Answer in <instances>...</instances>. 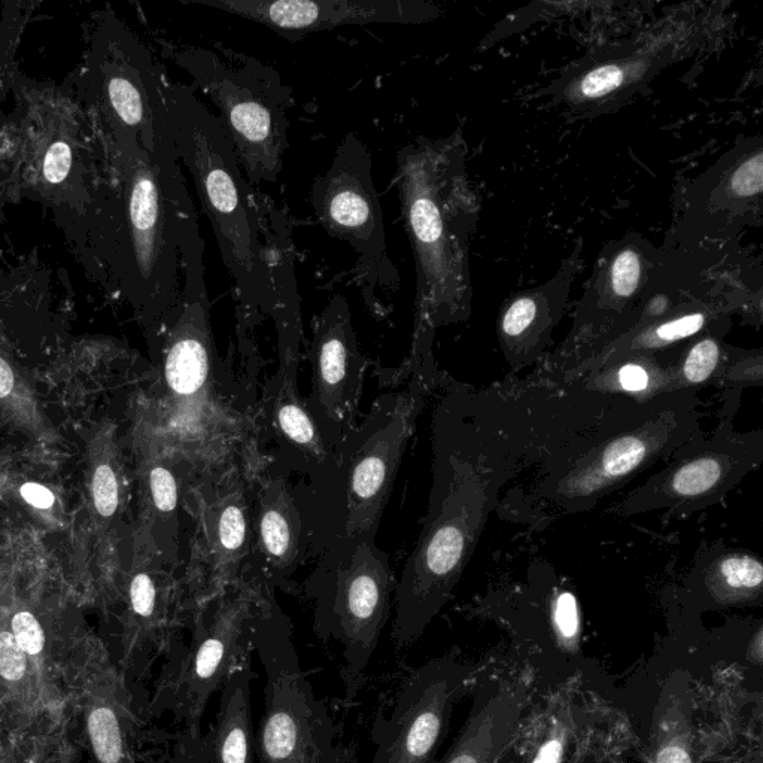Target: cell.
I'll list each match as a JSON object with an SVG mask.
<instances>
[{"instance_id": "6da1fadb", "label": "cell", "mask_w": 763, "mask_h": 763, "mask_svg": "<svg viewBox=\"0 0 763 763\" xmlns=\"http://www.w3.org/2000/svg\"><path fill=\"white\" fill-rule=\"evenodd\" d=\"M626 400L531 375L448 386L434 410L428 512L395 586V646L415 643L451 600L504 486Z\"/></svg>"}, {"instance_id": "7a4b0ae2", "label": "cell", "mask_w": 763, "mask_h": 763, "mask_svg": "<svg viewBox=\"0 0 763 763\" xmlns=\"http://www.w3.org/2000/svg\"><path fill=\"white\" fill-rule=\"evenodd\" d=\"M395 181L416 264L413 345H424L433 343L437 328L467 321L471 313L470 246L480 200L461 133L401 148Z\"/></svg>"}, {"instance_id": "3957f363", "label": "cell", "mask_w": 763, "mask_h": 763, "mask_svg": "<svg viewBox=\"0 0 763 763\" xmlns=\"http://www.w3.org/2000/svg\"><path fill=\"white\" fill-rule=\"evenodd\" d=\"M699 404L692 389L644 403L625 401L544 459L533 485L516 495L515 507L535 522L589 512L701 433Z\"/></svg>"}, {"instance_id": "277c9868", "label": "cell", "mask_w": 763, "mask_h": 763, "mask_svg": "<svg viewBox=\"0 0 763 763\" xmlns=\"http://www.w3.org/2000/svg\"><path fill=\"white\" fill-rule=\"evenodd\" d=\"M434 367L415 372L412 385L373 404L363 424L340 442L336 457L297 494L309 553L322 556L375 541L416 418L434 385Z\"/></svg>"}, {"instance_id": "5b68a950", "label": "cell", "mask_w": 763, "mask_h": 763, "mask_svg": "<svg viewBox=\"0 0 763 763\" xmlns=\"http://www.w3.org/2000/svg\"><path fill=\"white\" fill-rule=\"evenodd\" d=\"M164 99L176 157L184 161L211 221L236 284L240 316L246 322L273 315L275 293L257 193L246 181L230 136L193 88L170 85Z\"/></svg>"}, {"instance_id": "8992f818", "label": "cell", "mask_w": 763, "mask_h": 763, "mask_svg": "<svg viewBox=\"0 0 763 763\" xmlns=\"http://www.w3.org/2000/svg\"><path fill=\"white\" fill-rule=\"evenodd\" d=\"M220 112L249 185L275 182L288 150L291 88L261 60L190 47L176 57Z\"/></svg>"}, {"instance_id": "52a82bcc", "label": "cell", "mask_w": 763, "mask_h": 763, "mask_svg": "<svg viewBox=\"0 0 763 763\" xmlns=\"http://www.w3.org/2000/svg\"><path fill=\"white\" fill-rule=\"evenodd\" d=\"M273 603L269 585L248 576L191 614L190 646L176 656L161 683L163 704L184 725V740L203 734L209 701L251 658L258 625Z\"/></svg>"}, {"instance_id": "ba28073f", "label": "cell", "mask_w": 763, "mask_h": 763, "mask_svg": "<svg viewBox=\"0 0 763 763\" xmlns=\"http://www.w3.org/2000/svg\"><path fill=\"white\" fill-rule=\"evenodd\" d=\"M388 556L375 541H361L319 556L307 583L313 601V629L342 647L345 702L351 705L378 649L395 595Z\"/></svg>"}, {"instance_id": "9c48e42d", "label": "cell", "mask_w": 763, "mask_h": 763, "mask_svg": "<svg viewBox=\"0 0 763 763\" xmlns=\"http://www.w3.org/2000/svg\"><path fill=\"white\" fill-rule=\"evenodd\" d=\"M254 650L266 673L255 734L261 763H343L336 725L300 665L290 620L275 603L258 625Z\"/></svg>"}, {"instance_id": "30bf717a", "label": "cell", "mask_w": 763, "mask_h": 763, "mask_svg": "<svg viewBox=\"0 0 763 763\" xmlns=\"http://www.w3.org/2000/svg\"><path fill=\"white\" fill-rule=\"evenodd\" d=\"M719 425L705 436L696 434L668 465L650 476L607 510L617 518L665 510L671 516H686L716 506L737 488L747 474L761 467L763 431L735 430L734 418L740 404L738 389L725 391Z\"/></svg>"}, {"instance_id": "8fae6325", "label": "cell", "mask_w": 763, "mask_h": 763, "mask_svg": "<svg viewBox=\"0 0 763 763\" xmlns=\"http://www.w3.org/2000/svg\"><path fill=\"white\" fill-rule=\"evenodd\" d=\"M717 30L716 12H671L637 38L580 60L558 84L556 102L576 114L609 111L659 71L704 47Z\"/></svg>"}, {"instance_id": "7c38bea8", "label": "cell", "mask_w": 763, "mask_h": 763, "mask_svg": "<svg viewBox=\"0 0 763 763\" xmlns=\"http://www.w3.org/2000/svg\"><path fill=\"white\" fill-rule=\"evenodd\" d=\"M372 167L367 145L348 133L330 167L313 181L310 205L322 229L348 243L357 254L361 284L394 290L400 276L388 255Z\"/></svg>"}, {"instance_id": "4fadbf2b", "label": "cell", "mask_w": 763, "mask_h": 763, "mask_svg": "<svg viewBox=\"0 0 763 763\" xmlns=\"http://www.w3.org/2000/svg\"><path fill=\"white\" fill-rule=\"evenodd\" d=\"M661 255L662 248H656L637 233L607 243L576 307L570 333L555 352L544 357L531 376L555 383L588 360L617 322L637 305L652 281Z\"/></svg>"}, {"instance_id": "5bb4252c", "label": "cell", "mask_w": 763, "mask_h": 763, "mask_svg": "<svg viewBox=\"0 0 763 763\" xmlns=\"http://www.w3.org/2000/svg\"><path fill=\"white\" fill-rule=\"evenodd\" d=\"M471 677L473 668L452 653L416 668L398 690L389 717L375 723L372 763H434Z\"/></svg>"}, {"instance_id": "9a60e30c", "label": "cell", "mask_w": 763, "mask_h": 763, "mask_svg": "<svg viewBox=\"0 0 763 763\" xmlns=\"http://www.w3.org/2000/svg\"><path fill=\"white\" fill-rule=\"evenodd\" d=\"M763 212L762 138L747 139L723 155L686 191L673 245L731 242L759 227Z\"/></svg>"}, {"instance_id": "2e32d148", "label": "cell", "mask_w": 763, "mask_h": 763, "mask_svg": "<svg viewBox=\"0 0 763 763\" xmlns=\"http://www.w3.org/2000/svg\"><path fill=\"white\" fill-rule=\"evenodd\" d=\"M199 512V541L196 544L202 567L191 592L190 616L197 607L223 594L245 579L243 568L252 558V507L245 483L237 474L203 480L193 488Z\"/></svg>"}, {"instance_id": "e0dca14e", "label": "cell", "mask_w": 763, "mask_h": 763, "mask_svg": "<svg viewBox=\"0 0 763 763\" xmlns=\"http://www.w3.org/2000/svg\"><path fill=\"white\" fill-rule=\"evenodd\" d=\"M254 21L296 41L310 33L366 24H421L440 17L424 0H187Z\"/></svg>"}, {"instance_id": "ac0fdd59", "label": "cell", "mask_w": 763, "mask_h": 763, "mask_svg": "<svg viewBox=\"0 0 763 763\" xmlns=\"http://www.w3.org/2000/svg\"><path fill=\"white\" fill-rule=\"evenodd\" d=\"M309 360L312 395L307 404L319 421L342 440L355 425L366 369L345 297L334 296L319 315Z\"/></svg>"}, {"instance_id": "d6986e66", "label": "cell", "mask_w": 763, "mask_h": 763, "mask_svg": "<svg viewBox=\"0 0 763 763\" xmlns=\"http://www.w3.org/2000/svg\"><path fill=\"white\" fill-rule=\"evenodd\" d=\"M579 270V251H576L549 281L518 291L501 306L497 319L498 343L513 372L540 364L546 357L553 333L564 318Z\"/></svg>"}, {"instance_id": "ffe728a7", "label": "cell", "mask_w": 763, "mask_h": 763, "mask_svg": "<svg viewBox=\"0 0 763 763\" xmlns=\"http://www.w3.org/2000/svg\"><path fill=\"white\" fill-rule=\"evenodd\" d=\"M528 687L492 680L479 687L464 726L440 763H500L518 737Z\"/></svg>"}, {"instance_id": "44dd1931", "label": "cell", "mask_w": 763, "mask_h": 763, "mask_svg": "<svg viewBox=\"0 0 763 763\" xmlns=\"http://www.w3.org/2000/svg\"><path fill=\"white\" fill-rule=\"evenodd\" d=\"M309 555L294 489L282 477L261 485L252 513V558L267 585H279Z\"/></svg>"}, {"instance_id": "7402d4cb", "label": "cell", "mask_w": 763, "mask_h": 763, "mask_svg": "<svg viewBox=\"0 0 763 763\" xmlns=\"http://www.w3.org/2000/svg\"><path fill=\"white\" fill-rule=\"evenodd\" d=\"M682 594L702 610L758 606L763 600V564L752 550L714 543L702 547Z\"/></svg>"}, {"instance_id": "603a6c76", "label": "cell", "mask_w": 763, "mask_h": 763, "mask_svg": "<svg viewBox=\"0 0 763 763\" xmlns=\"http://www.w3.org/2000/svg\"><path fill=\"white\" fill-rule=\"evenodd\" d=\"M251 658L243 661L221 687L220 707L208 734L181 738L176 763H255L251 713Z\"/></svg>"}, {"instance_id": "cb8c5ba5", "label": "cell", "mask_w": 763, "mask_h": 763, "mask_svg": "<svg viewBox=\"0 0 763 763\" xmlns=\"http://www.w3.org/2000/svg\"><path fill=\"white\" fill-rule=\"evenodd\" d=\"M296 367H282L266 400L267 416L279 445L288 458L309 477L321 473L334 457L342 440L337 439L297 394Z\"/></svg>"}, {"instance_id": "d4e9b609", "label": "cell", "mask_w": 763, "mask_h": 763, "mask_svg": "<svg viewBox=\"0 0 763 763\" xmlns=\"http://www.w3.org/2000/svg\"><path fill=\"white\" fill-rule=\"evenodd\" d=\"M682 346L683 343L658 354L626 358L597 372L589 373L573 383L585 391L644 403L677 391L674 385V367L679 360Z\"/></svg>"}, {"instance_id": "484cf974", "label": "cell", "mask_w": 763, "mask_h": 763, "mask_svg": "<svg viewBox=\"0 0 763 763\" xmlns=\"http://www.w3.org/2000/svg\"><path fill=\"white\" fill-rule=\"evenodd\" d=\"M649 763H696L686 682L673 679L656 705Z\"/></svg>"}, {"instance_id": "4316f807", "label": "cell", "mask_w": 763, "mask_h": 763, "mask_svg": "<svg viewBox=\"0 0 763 763\" xmlns=\"http://www.w3.org/2000/svg\"><path fill=\"white\" fill-rule=\"evenodd\" d=\"M731 325L732 321L719 322L683 343L674 367L677 391L692 389L698 392L705 386L719 385L729 361L738 349L725 342Z\"/></svg>"}, {"instance_id": "83f0119b", "label": "cell", "mask_w": 763, "mask_h": 763, "mask_svg": "<svg viewBox=\"0 0 763 763\" xmlns=\"http://www.w3.org/2000/svg\"><path fill=\"white\" fill-rule=\"evenodd\" d=\"M88 734L100 763H135L127 749L121 720L108 705H99L90 711Z\"/></svg>"}, {"instance_id": "f1b7e54d", "label": "cell", "mask_w": 763, "mask_h": 763, "mask_svg": "<svg viewBox=\"0 0 763 763\" xmlns=\"http://www.w3.org/2000/svg\"><path fill=\"white\" fill-rule=\"evenodd\" d=\"M148 489L155 512L163 516L164 521L176 527V515L179 507V480L169 465L154 464L148 471Z\"/></svg>"}, {"instance_id": "f546056e", "label": "cell", "mask_w": 763, "mask_h": 763, "mask_svg": "<svg viewBox=\"0 0 763 763\" xmlns=\"http://www.w3.org/2000/svg\"><path fill=\"white\" fill-rule=\"evenodd\" d=\"M763 385V352L762 349H737L732 360L729 361L725 373L719 382V388L723 391L746 388H761Z\"/></svg>"}, {"instance_id": "4dcf8cb0", "label": "cell", "mask_w": 763, "mask_h": 763, "mask_svg": "<svg viewBox=\"0 0 763 763\" xmlns=\"http://www.w3.org/2000/svg\"><path fill=\"white\" fill-rule=\"evenodd\" d=\"M550 622L559 643L573 647L580 637V610L573 592L556 588L550 598Z\"/></svg>"}, {"instance_id": "1f68e13d", "label": "cell", "mask_w": 763, "mask_h": 763, "mask_svg": "<svg viewBox=\"0 0 763 763\" xmlns=\"http://www.w3.org/2000/svg\"><path fill=\"white\" fill-rule=\"evenodd\" d=\"M571 734H573V717H571L570 708L564 707L550 725L531 763H564Z\"/></svg>"}, {"instance_id": "d6a6232c", "label": "cell", "mask_w": 763, "mask_h": 763, "mask_svg": "<svg viewBox=\"0 0 763 763\" xmlns=\"http://www.w3.org/2000/svg\"><path fill=\"white\" fill-rule=\"evenodd\" d=\"M27 658L12 632L0 631V677L9 683L23 682L29 665Z\"/></svg>"}, {"instance_id": "836d02e7", "label": "cell", "mask_w": 763, "mask_h": 763, "mask_svg": "<svg viewBox=\"0 0 763 763\" xmlns=\"http://www.w3.org/2000/svg\"><path fill=\"white\" fill-rule=\"evenodd\" d=\"M12 635L29 658L42 655L45 635L41 623L29 611H18L11 620Z\"/></svg>"}, {"instance_id": "e575fe53", "label": "cell", "mask_w": 763, "mask_h": 763, "mask_svg": "<svg viewBox=\"0 0 763 763\" xmlns=\"http://www.w3.org/2000/svg\"><path fill=\"white\" fill-rule=\"evenodd\" d=\"M118 480L108 464L99 465L94 471V506L103 518H111L118 509Z\"/></svg>"}, {"instance_id": "d590c367", "label": "cell", "mask_w": 763, "mask_h": 763, "mask_svg": "<svg viewBox=\"0 0 763 763\" xmlns=\"http://www.w3.org/2000/svg\"><path fill=\"white\" fill-rule=\"evenodd\" d=\"M130 606L133 613L150 622L158 611V588L148 573H138L130 583Z\"/></svg>"}, {"instance_id": "8d00e7d4", "label": "cell", "mask_w": 763, "mask_h": 763, "mask_svg": "<svg viewBox=\"0 0 763 763\" xmlns=\"http://www.w3.org/2000/svg\"><path fill=\"white\" fill-rule=\"evenodd\" d=\"M72 166V151L65 142H56L47 151L44 176L50 184H60L68 178Z\"/></svg>"}, {"instance_id": "74e56055", "label": "cell", "mask_w": 763, "mask_h": 763, "mask_svg": "<svg viewBox=\"0 0 763 763\" xmlns=\"http://www.w3.org/2000/svg\"><path fill=\"white\" fill-rule=\"evenodd\" d=\"M21 495L27 503L38 509H50L54 504L53 492L38 483H26L21 488Z\"/></svg>"}, {"instance_id": "f35d334b", "label": "cell", "mask_w": 763, "mask_h": 763, "mask_svg": "<svg viewBox=\"0 0 763 763\" xmlns=\"http://www.w3.org/2000/svg\"><path fill=\"white\" fill-rule=\"evenodd\" d=\"M12 388H14V373L9 364L0 358V398L9 395Z\"/></svg>"}, {"instance_id": "ab89813d", "label": "cell", "mask_w": 763, "mask_h": 763, "mask_svg": "<svg viewBox=\"0 0 763 763\" xmlns=\"http://www.w3.org/2000/svg\"><path fill=\"white\" fill-rule=\"evenodd\" d=\"M747 659L755 662V664L761 665L762 662V626H758L755 635L750 641L749 649H747Z\"/></svg>"}, {"instance_id": "60d3db41", "label": "cell", "mask_w": 763, "mask_h": 763, "mask_svg": "<svg viewBox=\"0 0 763 763\" xmlns=\"http://www.w3.org/2000/svg\"><path fill=\"white\" fill-rule=\"evenodd\" d=\"M570 763H585V747H577L576 753H574V758L571 759Z\"/></svg>"}]
</instances>
